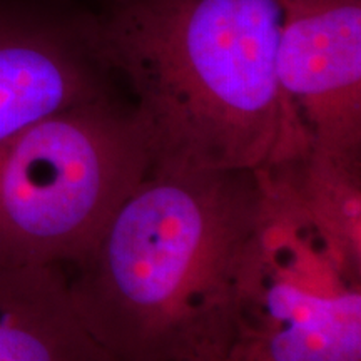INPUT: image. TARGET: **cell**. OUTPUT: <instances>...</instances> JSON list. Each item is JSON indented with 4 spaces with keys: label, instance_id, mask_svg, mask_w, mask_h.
<instances>
[{
    "label": "cell",
    "instance_id": "obj_1",
    "mask_svg": "<svg viewBox=\"0 0 361 361\" xmlns=\"http://www.w3.org/2000/svg\"><path fill=\"white\" fill-rule=\"evenodd\" d=\"M263 197L261 168L149 171L64 269L79 314L112 360H224Z\"/></svg>",
    "mask_w": 361,
    "mask_h": 361
},
{
    "label": "cell",
    "instance_id": "obj_2",
    "mask_svg": "<svg viewBox=\"0 0 361 361\" xmlns=\"http://www.w3.org/2000/svg\"><path fill=\"white\" fill-rule=\"evenodd\" d=\"M87 17L99 59L128 87L151 169H259L281 151L283 0H106Z\"/></svg>",
    "mask_w": 361,
    "mask_h": 361
},
{
    "label": "cell",
    "instance_id": "obj_3",
    "mask_svg": "<svg viewBox=\"0 0 361 361\" xmlns=\"http://www.w3.org/2000/svg\"><path fill=\"white\" fill-rule=\"evenodd\" d=\"M151 171L119 92L44 117L0 144V261L69 268Z\"/></svg>",
    "mask_w": 361,
    "mask_h": 361
},
{
    "label": "cell",
    "instance_id": "obj_4",
    "mask_svg": "<svg viewBox=\"0 0 361 361\" xmlns=\"http://www.w3.org/2000/svg\"><path fill=\"white\" fill-rule=\"evenodd\" d=\"M261 171L223 361H361V274L336 258L281 176Z\"/></svg>",
    "mask_w": 361,
    "mask_h": 361
},
{
    "label": "cell",
    "instance_id": "obj_5",
    "mask_svg": "<svg viewBox=\"0 0 361 361\" xmlns=\"http://www.w3.org/2000/svg\"><path fill=\"white\" fill-rule=\"evenodd\" d=\"M276 75L286 135L273 161L361 159V0H283Z\"/></svg>",
    "mask_w": 361,
    "mask_h": 361
},
{
    "label": "cell",
    "instance_id": "obj_6",
    "mask_svg": "<svg viewBox=\"0 0 361 361\" xmlns=\"http://www.w3.org/2000/svg\"><path fill=\"white\" fill-rule=\"evenodd\" d=\"M87 13L0 0V144L44 117L114 92Z\"/></svg>",
    "mask_w": 361,
    "mask_h": 361
},
{
    "label": "cell",
    "instance_id": "obj_7",
    "mask_svg": "<svg viewBox=\"0 0 361 361\" xmlns=\"http://www.w3.org/2000/svg\"><path fill=\"white\" fill-rule=\"evenodd\" d=\"M0 361H114L90 333L66 271L0 261Z\"/></svg>",
    "mask_w": 361,
    "mask_h": 361
},
{
    "label": "cell",
    "instance_id": "obj_8",
    "mask_svg": "<svg viewBox=\"0 0 361 361\" xmlns=\"http://www.w3.org/2000/svg\"><path fill=\"white\" fill-rule=\"evenodd\" d=\"M336 258L361 274V159L303 151L269 162Z\"/></svg>",
    "mask_w": 361,
    "mask_h": 361
},
{
    "label": "cell",
    "instance_id": "obj_9",
    "mask_svg": "<svg viewBox=\"0 0 361 361\" xmlns=\"http://www.w3.org/2000/svg\"><path fill=\"white\" fill-rule=\"evenodd\" d=\"M221 361H223V360H221Z\"/></svg>",
    "mask_w": 361,
    "mask_h": 361
}]
</instances>
